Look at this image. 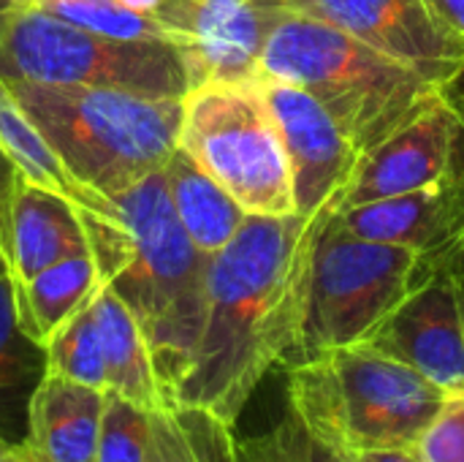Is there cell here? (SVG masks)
I'll return each mask as SVG.
<instances>
[{
	"label": "cell",
	"instance_id": "1",
	"mask_svg": "<svg viewBox=\"0 0 464 462\" xmlns=\"http://www.w3.org/2000/svg\"><path fill=\"white\" fill-rule=\"evenodd\" d=\"M310 218L247 215L226 248L209 256L207 310L190 370L174 408H196L237 425L277 365H288L302 313Z\"/></svg>",
	"mask_w": 464,
	"mask_h": 462
},
{
	"label": "cell",
	"instance_id": "2",
	"mask_svg": "<svg viewBox=\"0 0 464 462\" xmlns=\"http://www.w3.org/2000/svg\"><path fill=\"white\" fill-rule=\"evenodd\" d=\"M111 212L79 207L103 283L130 308L174 408V392L190 370L207 310V267L177 218L166 174L152 172L111 199Z\"/></svg>",
	"mask_w": 464,
	"mask_h": 462
},
{
	"label": "cell",
	"instance_id": "3",
	"mask_svg": "<svg viewBox=\"0 0 464 462\" xmlns=\"http://www.w3.org/2000/svg\"><path fill=\"white\" fill-rule=\"evenodd\" d=\"M258 79H280L307 90L332 114L359 158L446 93L416 68L294 11H285L269 33Z\"/></svg>",
	"mask_w": 464,
	"mask_h": 462
},
{
	"label": "cell",
	"instance_id": "4",
	"mask_svg": "<svg viewBox=\"0 0 464 462\" xmlns=\"http://www.w3.org/2000/svg\"><path fill=\"white\" fill-rule=\"evenodd\" d=\"M288 408L340 452L413 449L449 398L419 370L364 346H343L285 368Z\"/></svg>",
	"mask_w": 464,
	"mask_h": 462
},
{
	"label": "cell",
	"instance_id": "5",
	"mask_svg": "<svg viewBox=\"0 0 464 462\" xmlns=\"http://www.w3.org/2000/svg\"><path fill=\"white\" fill-rule=\"evenodd\" d=\"M5 82L65 169L106 199L160 172L179 147L182 98Z\"/></svg>",
	"mask_w": 464,
	"mask_h": 462
},
{
	"label": "cell",
	"instance_id": "6",
	"mask_svg": "<svg viewBox=\"0 0 464 462\" xmlns=\"http://www.w3.org/2000/svg\"><path fill=\"white\" fill-rule=\"evenodd\" d=\"M424 275L419 253L351 234L334 210L310 218L299 332L288 365L364 340Z\"/></svg>",
	"mask_w": 464,
	"mask_h": 462
},
{
	"label": "cell",
	"instance_id": "7",
	"mask_svg": "<svg viewBox=\"0 0 464 462\" xmlns=\"http://www.w3.org/2000/svg\"><path fill=\"white\" fill-rule=\"evenodd\" d=\"M0 74L44 87H101L185 98L190 74L174 41H122L44 8H0Z\"/></svg>",
	"mask_w": 464,
	"mask_h": 462
},
{
	"label": "cell",
	"instance_id": "8",
	"mask_svg": "<svg viewBox=\"0 0 464 462\" xmlns=\"http://www.w3.org/2000/svg\"><path fill=\"white\" fill-rule=\"evenodd\" d=\"M179 147L247 215H294V185L277 123L256 82H204L182 98Z\"/></svg>",
	"mask_w": 464,
	"mask_h": 462
},
{
	"label": "cell",
	"instance_id": "9",
	"mask_svg": "<svg viewBox=\"0 0 464 462\" xmlns=\"http://www.w3.org/2000/svg\"><path fill=\"white\" fill-rule=\"evenodd\" d=\"M283 14V0H160L152 11L182 52L190 87L256 82L264 44Z\"/></svg>",
	"mask_w": 464,
	"mask_h": 462
},
{
	"label": "cell",
	"instance_id": "10",
	"mask_svg": "<svg viewBox=\"0 0 464 462\" xmlns=\"http://www.w3.org/2000/svg\"><path fill=\"white\" fill-rule=\"evenodd\" d=\"M449 90L464 76V46L435 25L421 0H283Z\"/></svg>",
	"mask_w": 464,
	"mask_h": 462
},
{
	"label": "cell",
	"instance_id": "11",
	"mask_svg": "<svg viewBox=\"0 0 464 462\" xmlns=\"http://www.w3.org/2000/svg\"><path fill=\"white\" fill-rule=\"evenodd\" d=\"M438 384L464 395V321L446 264H427L421 283L359 340Z\"/></svg>",
	"mask_w": 464,
	"mask_h": 462
},
{
	"label": "cell",
	"instance_id": "12",
	"mask_svg": "<svg viewBox=\"0 0 464 462\" xmlns=\"http://www.w3.org/2000/svg\"><path fill=\"white\" fill-rule=\"evenodd\" d=\"M258 84L280 131L296 212L315 218L334 210L362 161L359 152L307 90L280 79H258Z\"/></svg>",
	"mask_w": 464,
	"mask_h": 462
},
{
	"label": "cell",
	"instance_id": "13",
	"mask_svg": "<svg viewBox=\"0 0 464 462\" xmlns=\"http://www.w3.org/2000/svg\"><path fill=\"white\" fill-rule=\"evenodd\" d=\"M462 117L446 90L427 112L359 161L334 212L402 196L457 174L462 163Z\"/></svg>",
	"mask_w": 464,
	"mask_h": 462
},
{
	"label": "cell",
	"instance_id": "14",
	"mask_svg": "<svg viewBox=\"0 0 464 462\" xmlns=\"http://www.w3.org/2000/svg\"><path fill=\"white\" fill-rule=\"evenodd\" d=\"M337 218L356 237L408 248L424 264H443L464 245L462 172L402 196L351 207Z\"/></svg>",
	"mask_w": 464,
	"mask_h": 462
},
{
	"label": "cell",
	"instance_id": "15",
	"mask_svg": "<svg viewBox=\"0 0 464 462\" xmlns=\"http://www.w3.org/2000/svg\"><path fill=\"white\" fill-rule=\"evenodd\" d=\"M109 392L46 373L27 403L22 447L35 462H95Z\"/></svg>",
	"mask_w": 464,
	"mask_h": 462
},
{
	"label": "cell",
	"instance_id": "16",
	"mask_svg": "<svg viewBox=\"0 0 464 462\" xmlns=\"http://www.w3.org/2000/svg\"><path fill=\"white\" fill-rule=\"evenodd\" d=\"M82 253H90V240L79 207L19 174L8 248V272L14 286H24L46 267Z\"/></svg>",
	"mask_w": 464,
	"mask_h": 462
},
{
	"label": "cell",
	"instance_id": "17",
	"mask_svg": "<svg viewBox=\"0 0 464 462\" xmlns=\"http://www.w3.org/2000/svg\"><path fill=\"white\" fill-rule=\"evenodd\" d=\"M95 324L103 346L106 392L120 395L147 411L171 408L160 387L150 343L130 308L103 283L92 300Z\"/></svg>",
	"mask_w": 464,
	"mask_h": 462
},
{
	"label": "cell",
	"instance_id": "18",
	"mask_svg": "<svg viewBox=\"0 0 464 462\" xmlns=\"http://www.w3.org/2000/svg\"><path fill=\"white\" fill-rule=\"evenodd\" d=\"M163 174L177 218L193 245L207 256L226 248L247 221L242 204L218 180H212L182 147L174 150V155L163 166Z\"/></svg>",
	"mask_w": 464,
	"mask_h": 462
},
{
	"label": "cell",
	"instance_id": "19",
	"mask_svg": "<svg viewBox=\"0 0 464 462\" xmlns=\"http://www.w3.org/2000/svg\"><path fill=\"white\" fill-rule=\"evenodd\" d=\"M103 278L98 261L90 253L63 259L33 280L16 289V308L24 332L46 346L79 310H84L101 291Z\"/></svg>",
	"mask_w": 464,
	"mask_h": 462
},
{
	"label": "cell",
	"instance_id": "20",
	"mask_svg": "<svg viewBox=\"0 0 464 462\" xmlns=\"http://www.w3.org/2000/svg\"><path fill=\"white\" fill-rule=\"evenodd\" d=\"M0 147L16 163L19 174L27 177L30 182L65 196L68 202H73L82 210H90L98 215L111 212V207H114L111 199L90 191L65 169V163L49 147V142L41 136L35 123L27 117L24 106L16 101V95L8 87V82L3 79V74H0Z\"/></svg>",
	"mask_w": 464,
	"mask_h": 462
},
{
	"label": "cell",
	"instance_id": "21",
	"mask_svg": "<svg viewBox=\"0 0 464 462\" xmlns=\"http://www.w3.org/2000/svg\"><path fill=\"white\" fill-rule=\"evenodd\" d=\"M44 376L46 349L24 332L11 272L0 267V436L11 444H22L19 425L27 428V403Z\"/></svg>",
	"mask_w": 464,
	"mask_h": 462
},
{
	"label": "cell",
	"instance_id": "22",
	"mask_svg": "<svg viewBox=\"0 0 464 462\" xmlns=\"http://www.w3.org/2000/svg\"><path fill=\"white\" fill-rule=\"evenodd\" d=\"M46 373L106 389V365L92 302L79 310L46 346Z\"/></svg>",
	"mask_w": 464,
	"mask_h": 462
},
{
	"label": "cell",
	"instance_id": "23",
	"mask_svg": "<svg viewBox=\"0 0 464 462\" xmlns=\"http://www.w3.org/2000/svg\"><path fill=\"white\" fill-rule=\"evenodd\" d=\"M38 8L98 35L122 41H160L169 38L152 14L128 8L120 0H38Z\"/></svg>",
	"mask_w": 464,
	"mask_h": 462
},
{
	"label": "cell",
	"instance_id": "24",
	"mask_svg": "<svg viewBox=\"0 0 464 462\" xmlns=\"http://www.w3.org/2000/svg\"><path fill=\"white\" fill-rule=\"evenodd\" d=\"M152 414L109 392L95 462H147L152 438Z\"/></svg>",
	"mask_w": 464,
	"mask_h": 462
},
{
	"label": "cell",
	"instance_id": "25",
	"mask_svg": "<svg viewBox=\"0 0 464 462\" xmlns=\"http://www.w3.org/2000/svg\"><path fill=\"white\" fill-rule=\"evenodd\" d=\"M304 438L307 430L299 417L288 408L280 422L258 436H234L231 438V460L234 462H304Z\"/></svg>",
	"mask_w": 464,
	"mask_h": 462
},
{
	"label": "cell",
	"instance_id": "26",
	"mask_svg": "<svg viewBox=\"0 0 464 462\" xmlns=\"http://www.w3.org/2000/svg\"><path fill=\"white\" fill-rule=\"evenodd\" d=\"M421 462H464V395H449L413 447Z\"/></svg>",
	"mask_w": 464,
	"mask_h": 462
},
{
	"label": "cell",
	"instance_id": "27",
	"mask_svg": "<svg viewBox=\"0 0 464 462\" xmlns=\"http://www.w3.org/2000/svg\"><path fill=\"white\" fill-rule=\"evenodd\" d=\"M147 462H204L177 408H163L152 414V438L147 449Z\"/></svg>",
	"mask_w": 464,
	"mask_h": 462
},
{
	"label": "cell",
	"instance_id": "28",
	"mask_svg": "<svg viewBox=\"0 0 464 462\" xmlns=\"http://www.w3.org/2000/svg\"><path fill=\"white\" fill-rule=\"evenodd\" d=\"M185 430L190 433L193 444L198 447L204 462H234L231 460V438H234V428L204 414L196 408H177Z\"/></svg>",
	"mask_w": 464,
	"mask_h": 462
},
{
	"label": "cell",
	"instance_id": "29",
	"mask_svg": "<svg viewBox=\"0 0 464 462\" xmlns=\"http://www.w3.org/2000/svg\"><path fill=\"white\" fill-rule=\"evenodd\" d=\"M19 180L16 163L0 147V267H8V248H11V207H14V188Z\"/></svg>",
	"mask_w": 464,
	"mask_h": 462
},
{
	"label": "cell",
	"instance_id": "30",
	"mask_svg": "<svg viewBox=\"0 0 464 462\" xmlns=\"http://www.w3.org/2000/svg\"><path fill=\"white\" fill-rule=\"evenodd\" d=\"M440 30L464 46V0H421Z\"/></svg>",
	"mask_w": 464,
	"mask_h": 462
},
{
	"label": "cell",
	"instance_id": "31",
	"mask_svg": "<svg viewBox=\"0 0 464 462\" xmlns=\"http://www.w3.org/2000/svg\"><path fill=\"white\" fill-rule=\"evenodd\" d=\"M304 462H359V457L351 455V452H340L334 447H326V444L315 441L307 433V438H304Z\"/></svg>",
	"mask_w": 464,
	"mask_h": 462
},
{
	"label": "cell",
	"instance_id": "32",
	"mask_svg": "<svg viewBox=\"0 0 464 462\" xmlns=\"http://www.w3.org/2000/svg\"><path fill=\"white\" fill-rule=\"evenodd\" d=\"M454 278V286H457V297H459V308H462V321H464V245H459L446 261H443Z\"/></svg>",
	"mask_w": 464,
	"mask_h": 462
},
{
	"label": "cell",
	"instance_id": "33",
	"mask_svg": "<svg viewBox=\"0 0 464 462\" xmlns=\"http://www.w3.org/2000/svg\"><path fill=\"white\" fill-rule=\"evenodd\" d=\"M356 457L359 462H421L413 449H383V452H367Z\"/></svg>",
	"mask_w": 464,
	"mask_h": 462
},
{
	"label": "cell",
	"instance_id": "34",
	"mask_svg": "<svg viewBox=\"0 0 464 462\" xmlns=\"http://www.w3.org/2000/svg\"><path fill=\"white\" fill-rule=\"evenodd\" d=\"M449 95H451V101L457 103V109H459V117H462V131H464V76L459 82H454L451 87H449ZM459 172H462L464 177V142H462V166H459Z\"/></svg>",
	"mask_w": 464,
	"mask_h": 462
},
{
	"label": "cell",
	"instance_id": "35",
	"mask_svg": "<svg viewBox=\"0 0 464 462\" xmlns=\"http://www.w3.org/2000/svg\"><path fill=\"white\" fill-rule=\"evenodd\" d=\"M120 3H125L128 8L141 11V14H152V11L160 5V0H120Z\"/></svg>",
	"mask_w": 464,
	"mask_h": 462
},
{
	"label": "cell",
	"instance_id": "36",
	"mask_svg": "<svg viewBox=\"0 0 464 462\" xmlns=\"http://www.w3.org/2000/svg\"><path fill=\"white\" fill-rule=\"evenodd\" d=\"M8 462H35L30 457V452L22 447V444H14L11 447V452H8Z\"/></svg>",
	"mask_w": 464,
	"mask_h": 462
},
{
	"label": "cell",
	"instance_id": "37",
	"mask_svg": "<svg viewBox=\"0 0 464 462\" xmlns=\"http://www.w3.org/2000/svg\"><path fill=\"white\" fill-rule=\"evenodd\" d=\"M0 8H38V0H0Z\"/></svg>",
	"mask_w": 464,
	"mask_h": 462
},
{
	"label": "cell",
	"instance_id": "38",
	"mask_svg": "<svg viewBox=\"0 0 464 462\" xmlns=\"http://www.w3.org/2000/svg\"><path fill=\"white\" fill-rule=\"evenodd\" d=\"M11 447H14V444H11L8 438H3V436H0V462H8V452H11Z\"/></svg>",
	"mask_w": 464,
	"mask_h": 462
}]
</instances>
